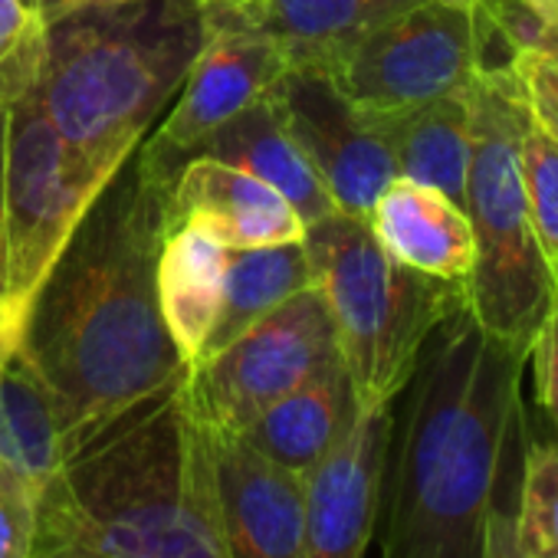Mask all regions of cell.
I'll return each instance as SVG.
<instances>
[{
    "label": "cell",
    "mask_w": 558,
    "mask_h": 558,
    "mask_svg": "<svg viewBox=\"0 0 558 558\" xmlns=\"http://www.w3.org/2000/svg\"><path fill=\"white\" fill-rule=\"evenodd\" d=\"M525 362L466 306L430 332L391 417L378 558H515Z\"/></svg>",
    "instance_id": "obj_1"
},
{
    "label": "cell",
    "mask_w": 558,
    "mask_h": 558,
    "mask_svg": "<svg viewBox=\"0 0 558 558\" xmlns=\"http://www.w3.org/2000/svg\"><path fill=\"white\" fill-rule=\"evenodd\" d=\"M171 178L138 151L109 178L31 306L17 355L47 388L66 457L187 372L158 306Z\"/></svg>",
    "instance_id": "obj_2"
},
{
    "label": "cell",
    "mask_w": 558,
    "mask_h": 558,
    "mask_svg": "<svg viewBox=\"0 0 558 558\" xmlns=\"http://www.w3.org/2000/svg\"><path fill=\"white\" fill-rule=\"evenodd\" d=\"M31 558H227L184 378L66 457L37 496Z\"/></svg>",
    "instance_id": "obj_3"
},
{
    "label": "cell",
    "mask_w": 558,
    "mask_h": 558,
    "mask_svg": "<svg viewBox=\"0 0 558 558\" xmlns=\"http://www.w3.org/2000/svg\"><path fill=\"white\" fill-rule=\"evenodd\" d=\"M207 34L204 0H112L47 24L37 99L70 158L112 178L181 93Z\"/></svg>",
    "instance_id": "obj_4"
},
{
    "label": "cell",
    "mask_w": 558,
    "mask_h": 558,
    "mask_svg": "<svg viewBox=\"0 0 558 558\" xmlns=\"http://www.w3.org/2000/svg\"><path fill=\"white\" fill-rule=\"evenodd\" d=\"M529 122L532 112L512 63L483 66L473 83L463 187V214L476 246L466 279V310L486 332L525 355L555 293V269L535 240L519 165Z\"/></svg>",
    "instance_id": "obj_5"
},
{
    "label": "cell",
    "mask_w": 558,
    "mask_h": 558,
    "mask_svg": "<svg viewBox=\"0 0 558 558\" xmlns=\"http://www.w3.org/2000/svg\"><path fill=\"white\" fill-rule=\"evenodd\" d=\"M303 246L332 313L359 408L395 404L430 332L466 306V283H444L404 266L365 217L345 210L310 223Z\"/></svg>",
    "instance_id": "obj_6"
},
{
    "label": "cell",
    "mask_w": 558,
    "mask_h": 558,
    "mask_svg": "<svg viewBox=\"0 0 558 558\" xmlns=\"http://www.w3.org/2000/svg\"><path fill=\"white\" fill-rule=\"evenodd\" d=\"M109 178L80 168L37 89L11 106L0 220V359L17 352L31 306Z\"/></svg>",
    "instance_id": "obj_7"
},
{
    "label": "cell",
    "mask_w": 558,
    "mask_h": 558,
    "mask_svg": "<svg viewBox=\"0 0 558 558\" xmlns=\"http://www.w3.org/2000/svg\"><path fill=\"white\" fill-rule=\"evenodd\" d=\"M486 47L476 0H417L319 70L355 106L398 112L466 93L486 66Z\"/></svg>",
    "instance_id": "obj_8"
},
{
    "label": "cell",
    "mask_w": 558,
    "mask_h": 558,
    "mask_svg": "<svg viewBox=\"0 0 558 558\" xmlns=\"http://www.w3.org/2000/svg\"><path fill=\"white\" fill-rule=\"evenodd\" d=\"M342 362L326 296L310 287L184 372V404L210 430L240 434L269 404Z\"/></svg>",
    "instance_id": "obj_9"
},
{
    "label": "cell",
    "mask_w": 558,
    "mask_h": 558,
    "mask_svg": "<svg viewBox=\"0 0 558 558\" xmlns=\"http://www.w3.org/2000/svg\"><path fill=\"white\" fill-rule=\"evenodd\" d=\"M276 122L303 151L339 210L368 217L398 178L381 119L355 106L323 70L287 66L266 93Z\"/></svg>",
    "instance_id": "obj_10"
},
{
    "label": "cell",
    "mask_w": 558,
    "mask_h": 558,
    "mask_svg": "<svg viewBox=\"0 0 558 558\" xmlns=\"http://www.w3.org/2000/svg\"><path fill=\"white\" fill-rule=\"evenodd\" d=\"M287 66V53L263 34L240 27L210 31L181 93L168 106V116L138 145V155L155 171L174 178L201 142L250 106L263 102Z\"/></svg>",
    "instance_id": "obj_11"
},
{
    "label": "cell",
    "mask_w": 558,
    "mask_h": 558,
    "mask_svg": "<svg viewBox=\"0 0 558 558\" xmlns=\"http://www.w3.org/2000/svg\"><path fill=\"white\" fill-rule=\"evenodd\" d=\"M207 466L227 558H303L306 476L276 466L240 434L210 427Z\"/></svg>",
    "instance_id": "obj_12"
},
{
    "label": "cell",
    "mask_w": 558,
    "mask_h": 558,
    "mask_svg": "<svg viewBox=\"0 0 558 558\" xmlns=\"http://www.w3.org/2000/svg\"><path fill=\"white\" fill-rule=\"evenodd\" d=\"M395 404L362 408L339 447L306 476L303 558H368Z\"/></svg>",
    "instance_id": "obj_13"
},
{
    "label": "cell",
    "mask_w": 558,
    "mask_h": 558,
    "mask_svg": "<svg viewBox=\"0 0 558 558\" xmlns=\"http://www.w3.org/2000/svg\"><path fill=\"white\" fill-rule=\"evenodd\" d=\"M168 210L171 227H201L230 250L293 243L306 233L303 217L276 187L214 158H187L178 168Z\"/></svg>",
    "instance_id": "obj_14"
},
{
    "label": "cell",
    "mask_w": 558,
    "mask_h": 558,
    "mask_svg": "<svg viewBox=\"0 0 558 558\" xmlns=\"http://www.w3.org/2000/svg\"><path fill=\"white\" fill-rule=\"evenodd\" d=\"M417 0H204L207 27L269 37L290 66H326Z\"/></svg>",
    "instance_id": "obj_15"
},
{
    "label": "cell",
    "mask_w": 558,
    "mask_h": 558,
    "mask_svg": "<svg viewBox=\"0 0 558 558\" xmlns=\"http://www.w3.org/2000/svg\"><path fill=\"white\" fill-rule=\"evenodd\" d=\"M368 227L378 243L404 266L444 279L466 283L473 269V230L460 204L437 187L395 178L368 210Z\"/></svg>",
    "instance_id": "obj_16"
},
{
    "label": "cell",
    "mask_w": 558,
    "mask_h": 558,
    "mask_svg": "<svg viewBox=\"0 0 558 558\" xmlns=\"http://www.w3.org/2000/svg\"><path fill=\"white\" fill-rule=\"evenodd\" d=\"M359 398L342 362H332L306 385L269 404L240 437L296 476H310L349 434L359 417Z\"/></svg>",
    "instance_id": "obj_17"
},
{
    "label": "cell",
    "mask_w": 558,
    "mask_h": 558,
    "mask_svg": "<svg viewBox=\"0 0 558 558\" xmlns=\"http://www.w3.org/2000/svg\"><path fill=\"white\" fill-rule=\"evenodd\" d=\"M230 246L207 230L181 223L161 243L158 256V306L184 365L204 355L223 300V272Z\"/></svg>",
    "instance_id": "obj_18"
},
{
    "label": "cell",
    "mask_w": 558,
    "mask_h": 558,
    "mask_svg": "<svg viewBox=\"0 0 558 558\" xmlns=\"http://www.w3.org/2000/svg\"><path fill=\"white\" fill-rule=\"evenodd\" d=\"M191 158H214L266 181L296 207L306 227L339 210L310 161L303 158V151L276 122L266 99L220 125L207 142L191 151Z\"/></svg>",
    "instance_id": "obj_19"
},
{
    "label": "cell",
    "mask_w": 558,
    "mask_h": 558,
    "mask_svg": "<svg viewBox=\"0 0 558 558\" xmlns=\"http://www.w3.org/2000/svg\"><path fill=\"white\" fill-rule=\"evenodd\" d=\"M476 83V80H473ZM372 112V109H368ZM388 135L398 178L437 187L463 207L466 165H470V122L473 86L414 109L375 112Z\"/></svg>",
    "instance_id": "obj_20"
},
{
    "label": "cell",
    "mask_w": 558,
    "mask_h": 558,
    "mask_svg": "<svg viewBox=\"0 0 558 558\" xmlns=\"http://www.w3.org/2000/svg\"><path fill=\"white\" fill-rule=\"evenodd\" d=\"M310 287H316V276H313L303 240L253 246V250H230L227 272H223L220 316L214 323V332L201 359L220 352L250 326H256L263 316H269L272 310H279L287 300H293L296 293Z\"/></svg>",
    "instance_id": "obj_21"
},
{
    "label": "cell",
    "mask_w": 558,
    "mask_h": 558,
    "mask_svg": "<svg viewBox=\"0 0 558 558\" xmlns=\"http://www.w3.org/2000/svg\"><path fill=\"white\" fill-rule=\"evenodd\" d=\"M0 463L34 486L37 496L66 463L53 401L17 352L0 359Z\"/></svg>",
    "instance_id": "obj_22"
},
{
    "label": "cell",
    "mask_w": 558,
    "mask_h": 558,
    "mask_svg": "<svg viewBox=\"0 0 558 558\" xmlns=\"http://www.w3.org/2000/svg\"><path fill=\"white\" fill-rule=\"evenodd\" d=\"M515 558H558V447H529L512 522Z\"/></svg>",
    "instance_id": "obj_23"
},
{
    "label": "cell",
    "mask_w": 558,
    "mask_h": 558,
    "mask_svg": "<svg viewBox=\"0 0 558 558\" xmlns=\"http://www.w3.org/2000/svg\"><path fill=\"white\" fill-rule=\"evenodd\" d=\"M47 27L27 0H0V106H14L37 89Z\"/></svg>",
    "instance_id": "obj_24"
},
{
    "label": "cell",
    "mask_w": 558,
    "mask_h": 558,
    "mask_svg": "<svg viewBox=\"0 0 558 558\" xmlns=\"http://www.w3.org/2000/svg\"><path fill=\"white\" fill-rule=\"evenodd\" d=\"M519 165L535 240L548 266L558 272V138L548 135L535 119L522 132Z\"/></svg>",
    "instance_id": "obj_25"
},
{
    "label": "cell",
    "mask_w": 558,
    "mask_h": 558,
    "mask_svg": "<svg viewBox=\"0 0 558 558\" xmlns=\"http://www.w3.org/2000/svg\"><path fill=\"white\" fill-rule=\"evenodd\" d=\"M37 542V489L0 463V558H31Z\"/></svg>",
    "instance_id": "obj_26"
},
{
    "label": "cell",
    "mask_w": 558,
    "mask_h": 558,
    "mask_svg": "<svg viewBox=\"0 0 558 558\" xmlns=\"http://www.w3.org/2000/svg\"><path fill=\"white\" fill-rule=\"evenodd\" d=\"M529 359L535 362V388H538V404L551 424L555 447H558V272H555V293L551 306L545 313V323L529 349Z\"/></svg>",
    "instance_id": "obj_27"
},
{
    "label": "cell",
    "mask_w": 558,
    "mask_h": 558,
    "mask_svg": "<svg viewBox=\"0 0 558 558\" xmlns=\"http://www.w3.org/2000/svg\"><path fill=\"white\" fill-rule=\"evenodd\" d=\"M512 70L522 80L525 89V102L532 119L558 138V66L535 57V53H515L512 57Z\"/></svg>",
    "instance_id": "obj_28"
},
{
    "label": "cell",
    "mask_w": 558,
    "mask_h": 558,
    "mask_svg": "<svg viewBox=\"0 0 558 558\" xmlns=\"http://www.w3.org/2000/svg\"><path fill=\"white\" fill-rule=\"evenodd\" d=\"M93 4H112V0H34V11L40 17V24H53L73 11H83V8H93Z\"/></svg>",
    "instance_id": "obj_29"
},
{
    "label": "cell",
    "mask_w": 558,
    "mask_h": 558,
    "mask_svg": "<svg viewBox=\"0 0 558 558\" xmlns=\"http://www.w3.org/2000/svg\"><path fill=\"white\" fill-rule=\"evenodd\" d=\"M8 135H11V109L0 106V220H4V178H8Z\"/></svg>",
    "instance_id": "obj_30"
},
{
    "label": "cell",
    "mask_w": 558,
    "mask_h": 558,
    "mask_svg": "<svg viewBox=\"0 0 558 558\" xmlns=\"http://www.w3.org/2000/svg\"><path fill=\"white\" fill-rule=\"evenodd\" d=\"M532 53L558 66V24H545V27H542V34H538Z\"/></svg>",
    "instance_id": "obj_31"
},
{
    "label": "cell",
    "mask_w": 558,
    "mask_h": 558,
    "mask_svg": "<svg viewBox=\"0 0 558 558\" xmlns=\"http://www.w3.org/2000/svg\"><path fill=\"white\" fill-rule=\"evenodd\" d=\"M525 4H529L545 24H558V0H525Z\"/></svg>",
    "instance_id": "obj_32"
},
{
    "label": "cell",
    "mask_w": 558,
    "mask_h": 558,
    "mask_svg": "<svg viewBox=\"0 0 558 558\" xmlns=\"http://www.w3.org/2000/svg\"><path fill=\"white\" fill-rule=\"evenodd\" d=\"M27 4H31V8H34V0H27Z\"/></svg>",
    "instance_id": "obj_33"
}]
</instances>
